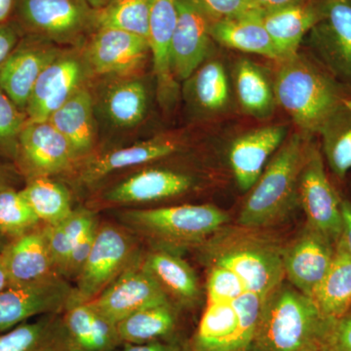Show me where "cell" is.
I'll use <instances>...</instances> for the list:
<instances>
[{"instance_id":"cell-21","label":"cell","mask_w":351,"mask_h":351,"mask_svg":"<svg viewBox=\"0 0 351 351\" xmlns=\"http://www.w3.org/2000/svg\"><path fill=\"white\" fill-rule=\"evenodd\" d=\"M193 186L191 176L177 171L149 168L114 184L104 197L114 204H140L184 195Z\"/></svg>"},{"instance_id":"cell-46","label":"cell","mask_w":351,"mask_h":351,"mask_svg":"<svg viewBox=\"0 0 351 351\" xmlns=\"http://www.w3.org/2000/svg\"><path fill=\"white\" fill-rule=\"evenodd\" d=\"M341 217H343V232L341 239L351 258V202L341 200Z\"/></svg>"},{"instance_id":"cell-27","label":"cell","mask_w":351,"mask_h":351,"mask_svg":"<svg viewBox=\"0 0 351 351\" xmlns=\"http://www.w3.org/2000/svg\"><path fill=\"white\" fill-rule=\"evenodd\" d=\"M210 32L214 41L230 49L260 55L278 63L284 60L257 13L225 19L215 18Z\"/></svg>"},{"instance_id":"cell-39","label":"cell","mask_w":351,"mask_h":351,"mask_svg":"<svg viewBox=\"0 0 351 351\" xmlns=\"http://www.w3.org/2000/svg\"><path fill=\"white\" fill-rule=\"evenodd\" d=\"M27 121L24 110L18 108L0 88V156L15 160L21 132Z\"/></svg>"},{"instance_id":"cell-10","label":"cell","mask_w":351,"mask_h":351,"mask_svg":"<svg viewBox=\"0 0 351 351\" xmlns=\"http://www.w3.org/2000/svg\"><path fill=\"white\" fill-rule=\"evenodd\" d=\"M15 161L29 180L75 170L80 159L68 140L47 120H27L21 132Z\"/></svg>"},{"instance_id":"cell-43","label":"cell","mask_w":351,"mask_h":351,"mask_svg":"<svg viewBox=\"0 0 351 351\" xmlns=\"http://www.w3.org/2000/svg\"><path fill=\"white\" fill-rule=\"evenodd\" d=\"M331 346L337 351H351V311L336 320Z\"/></svg>"},{"instance_id":"cell-31","label":"cell","mask_w":351,"mask_h":351,"mask_svg":"<svg viewBox=\"0 0 351 351\" xmlns=\"http://www.w3.org/2000/svg\"><path fill=\"white\" fill-rule=\"evenodd\" d=\"M328 317L339 319L351 311V258L339 239L334 261L313 297Z\"/></svg>"},{"instance_id":"cell-19","label":"cell","mask_w":351,"mask_h":351,"mask_svg":"<svg viewBox=\"0 0 351 351\" xmlns=\"http://www.w3.org/2000/svg\"><path fill=\"white\" fill-rule=\"evenodd\" d=\"M177 19V0H152L147 41L162 106H170L178 93V82L171 69V44Z\"/></svg>"},{"instance_id":"cell-28","label":"cell","mask_w":351,"mask_h":351,"mask_svg":"<svg viewBox=\"0 0 351 351\" xmlns=\"http://www.w3.org/2000/svg\"><path fill=\"white\" fill-rule=\"evenodd\" d=\"M60 314H45L9 330L0 336V351H69Z\"/></svg>"},{"instance_id":"cell-53","label":"cell","mask_w":351,"mask_h":351,"mask_svg":"<svg viewBox=\"0 0 351 351\" xmlns=\"http://www.w3.org/2000/svg\"><path fill=\"white\" fill-rule=\"evenodd\" d=\"M350 1H351V0H350Z\"/></svg>"},{"instance_id":"cell-29","label":"cell","mask_w":351,"mask_h":351,"mask_svg":"<svg viewBox=\"0 0 351 351\" xmlns=\"http://www.w3.org/2000/svg\"><path fill=\"white\" fill-rule=\"evenodd\" d=\"M143 262L167 295H173L176 301L186 306L197 301L198 279L186 261L170 252L157 250L149 254Z\"/></svg>"},{"instance_id":"cell-7","label":"cell","mask_w":351,"mask_h":351,"mask_svg":"<svg viewBox=\"0 0 351 351\" xmlns=\"http://www.w3.org/2000/svg\"><path fill=\"white\" fill-rule=\"evenodd\" d=\"M133 242L124 230L110 223L99 226L66 308L98 297L133 262Z\"/></svg>"},{"instance_id":"cell-32","label":"cell","mask_w":351,"mask_h":351,"mask_svg":"<svg viewBox=\"0 0 351 351\" xmlns=\"http://www.w3.org/2000/svg\"><path fill=\"white\" fill-rule=\"evenodd\" d=\"M235 88L242 110L250 117L267 119L276 108V95L267 76L252 61L240 60L235 68Z\"/></svg>"},{"instance_id":"cell-35","label":"cell","mask_w":351,"mask_h":351,"mask_svg":"<svg viewBox=\"0 0 351 351\" xmlns=\"http://www.w3.org/2000/svg\"><path fill=\"white\" fill-rule=\"evenodd\" d=\"M96 223L92 212L86 209H73V213L59 223L44 226L43 230L48 249L59 276L78 240Z\"/></svg>"},{"instance_id":"cell-18","label":"cell","mask_w":351,"mask_h":351,"mask_svg":"<svg viewBox=\"0 0 351 351\" xmlns=\"http://www.w3.org/2000/svg\"><path fill=\"white\" fill-rule=\"evenodd\" d=\"M181 138L175 135L156 137L121 147L110 149L83 159L77 171V181L82 184H94L119 171L137 167L165 158L179 152Z\"/></svg>"},{"instance_id":"cell-14","label":"cell","mask_w":351,"mask_h":351,"mask_svg":"<svg viewBox=\"0 0 351 351\" xmlns=\"http://www.w3.org/2000/svg\"><path fill=\"white\" fill-rule=\"evenodd\" d=\"M90 304L114 324L147 307L169 304V298L144 265L132 262Z\"/></svg>"},{"instance_id":"cell-50","label":"cell","mask_w":351,"mask_h":351,"mask_svg":"<svg viewBox=\"0 0 351 351\" xmlns=\"http://www.w3.org/2000/svg\"><path fill=\"white\" fill-rule=\"evenodd\" d=\"M87 1L92 8H94L95 10H99V9L103 8L104 6L107 5L110 0H87Z\"/></svg>"},{"instance_id":"cell-6","label":"cell","mask_w":351,"mask_h":351,"mask_svg":"<svg viewBox=\"0 0 351 351\" xmlns=\"http://www.w3.org/2000/svg\"><path fill=\"white\" fill-rule=\"evenodd\" d=\"M21 25L58 45L78 46L97 29V10L87 0H17Z\"/></svg>"},{"instance_id":"cell-52","label":"cell","mask_w":351,"mask_h":351,"mask_svg":"<svg viewBox=\"0 0 351 351\" xmlns=\"http://www.w3.org/2000/svg\"><path fill=\"white\" fill-rule=\"evenodd\" d=\"M321 351H337L335 350L334 348H332V346H327V348H325L324 350H322Z\"/></svg>"},{"instance_id":"cell-33","label":"cell","mask_w":351,"mask_h":351,"mask_svg":"<svg viewBox=\"0 0 351 351\" xmlns=\"http://www.w3.org/2000/svg\"><path fill=\"white\" fill-rule=\"evenodd\" d=\"M21 193L39 221L46 226L56 225L73 213L68 189L51 177L27 180Z\"/></svg>"},{"instance_id":"cell-15","label":"cell","mask_w":351,"mask_h":351,"mask_svg":"<svg viewBox=\"0 0 351 351\" xmlns=\"http://www.w3.org/2000/svg\"><path fill=\"white\" fill-rule=\"evenodd\" d=\"M73 289L62 276L6 288L0 292V332L9 331L34 316L63 313Z\"/></svg>"},{"instance_id":"cell-3","label":"cell","mask_w":351,"mask_h":351,"mask_svg":"<svg viewBox=\"0 0 351 351\" xmlns=\"http://www.w3.org/2000/svg\"><path fill=\"white\" fill-rule=\"evenodd\" d=\"M311 137L299 132L284 141L251 189L240 212V226L250 230L269 226L292 209L299 198L300 176L313 144Z\"/></svg>"},{"instance_id":"cell-2","label":"cell","mask_w":351,"mask_h":351,"mask_svg":"<svg viewBox=\"0 0 351 351\" xmlns=\"http://www.w3.org/2000/svg\"><path fill=\"white\" fill-rule=\"evenodd\" d=\"M276 104L302 133L320 135L338 113L351 104L341 83L325 69L299 53L279 63L274 84Z\"/></svg>"},{"instance_id":"cell-9","label":"cell","mask_w":351,"mask_h":351,"mask_svg":"<svg viewBox=\"0 0 351 351\" xmlns=\"http://www.w3.org/2000/svg\"><path fill=\"white\" fill-rule=\"evenodd\" d=\"M298 195L306 225L338 243L343 232L341 199L328 178L322 154L313 144L300 176Z\"/></svg>"},{"instance_id":"cell-34","label":"cell","mask_w":351,"mask_h":351,"mask_svg":"<svg viewBox=\"0 0 351 351\" xmlns=\"http://www.w3.org/2000/svg\"><path fill=\"white\" fill-rule=\"evenodd\" d=\"M186 82L189 100L202 112H218L230 101L228 75L218 61L203 64Z\"/></svg>"},{"instance_id":"cell-17","label":"cell","mask_w":351,"mask_h":351,"mask_svg":"<svg viewBox=\"0 0 351 351\" xmlns=\"http://www.w3.org/2000/svg\"><path fill=\"white\" fill-rule=\"evenodd\" d=\"M336 245L306 225L301 235L283 250L284 274L289 283L313 298L331 267Z\"/></svg>"},{"instance_id":"cell-49","label":"cell","mask_w":351,"mask_h":351,"mask_svg":"<svg viewBox=\"0 0 351 351\" xmlns=\"http://www.w3.org/2000/svg\"><path fill=\"white\" fill-rule=\"evenodd\" d=\"M9 287L8 274L4 263L3 255L0 252V292Z\"/></svg>"},{"instance_id":"cell-40","label":"cell","mask_w":351,"mask_h":351,"mask_svg":"<svg viewBox=\"0 0 351 351\" xmlns=\"http://www.w3.org/2000/svg\"><path fill=\"white\" fill-rule=\"evenodd\" d=\"M246 290L243 282L234 272L211 265L207 279V302H232Z\"/></svg>"},{"instance_id":"cell-16","label":"cell","mask_w":351,"mask_h":351,"mask_svg":"<svg viewBox=\"0 0 351 351\" xmlns=\"http://www.w3.org/2000/svg\"><path fill=\"white\" fill-rule=\"evenodd\" d=\"M64 49L58 44L34 34H27L21 38L12 54L0 69L2 91L25 112L39 76Z\"/></svg>"},{"instance_id":"cell-12","label":"cell","mask_w":351,"mask_h":351,"mask_svg":"<svg viewBox=\"0 0 351 351\" xmlns=\"http://www.w3.org/2000/svg\"><path fill=\"white\" fill-rule=\"evenodd\" d=\"M307 36L323 68L351 87L350 0H323L322 18Z\"/></svg>"},{"instance_id":"cell-1","label":"cell","mask_w":351,"mask_h":351,"mask_svg":"<svg viewBox=\"0 0 351 351\" xmlns=\"http://www.w3.org/2000/svg\"><path fill=\"white\" fill-rule=\"evenodd\" d=\"M336 320L283 281L265 300L253 351H321L331 346Z\"/></svg>"},{"instance_id":"cell-23","label":"cell","mask_w":351,"mask_h":351,"mask_svg":"<svg viewBox=\"0 0 351 351\" xmlns=\"http://www.w3.org/2000/svg\"><path fill=\"white\" fill-rule=\"evenodd\" d=\"M8 274L9 287L43 282L58 274L43 228L31 230L1 251Z\"/></svg>"},{"instance_id":"cell-20","label":"cell","mask_w":351,"mask_h":351,"mask_svg":"<svg viewBox=\"0 0 351 351\" xmlns=\"http://www.w3.org/2000/svg\"><path fill=\"white\" fill-rule=\"evenodd\" d=\"M149 103V90L140 75L121 76L106 83L95 110H101L113 128L130 130L144 121Z\"/></svg>"},{"instance_id":"cell-8","label":"cell","mask_w":351,"mask_h":351,"mask_svg":"<svg viewBox=\"0 0 351 351\" xmlns=\"http://www.w3.org/2000/svg\"><path fill=\"white\" fill-rule=\"evenodd\" d=\"M80 50L91 75L107 77L138 75L151 56L147 38L112 27H97Z\"/></svg>"},{"instance_id":"cell-48","label":"cell","mask_w":351,"mask_h":351,"mask_svg":"<svg viewBox=\"0 0 351 351\" xmlns=\"http://www.w3.org/2000/svg\"><path fill=\"white\" fill-rule=\"evenodd\" d=\"M17 0H0V23H6L16 8Z\"/></svg>"},{"instance_id":"cell-13","label":"cell","mask_w":351,"mask_h":351,"mask_svg":"<svg viewBox=\"0 0 351 351\" xmlns=\"http://www.w3.org/2000/svg\"><path fill=\"white\" fill-rule=\"evenodd\" d=\"M178 19L171 44V69L176 82H186L211 52L213 15L197 0H177Z\"/></svg>"},{"instance_id":"cell-47","label":"cell","mask_w":351,"mask_h":351,"mask_svg":"<svg viewBox=\"0 0 351 351\" xmlns=\"http://www.w3.org/2000/svg\"><path fill=\"white\" fill-rule=\"evenodd\" d=\"M18 181L17 173L8 166L0 163V191L14 189Z\"/></svg>"},{"instance_id":"cell-11","label":"cell","mask_w":351,"mask_h":351,"mask_svg":"<svg viewBox=\"0 0 351 351\" xmlns=\"http://www.w3.org/2000/svg\"><path fill=\"white\" fill-rule=\"evenodd\" d=\"M82 50L64 49L43 71L25 108L29 121H46L91 77Z\"/></svg>"},{"instance_id":"cell-25","label":"cell","mask_w":351,"mask_h":351,"mask_svg":"<svg viewBox=\"0 0 351 351\" xmlns=\"http://www.w3.org/2000/svg\"><path fill=\"white\" fill-rule=\"evenodd\" d=\"M62 317L69 351H114L122 345L117 324L90 302L69 307Z\"/></svg>"},{"instance_id":"cell-45","label":"cell","mask_w":351,"mask_h":351,"mask_svg":"<svg viewBox=\"0 0 351 351\" xmlns=\"http://www.w3.org/2000/svg\"><path fill=\"white\" fill-rule=\"evenodd\" d=\"M251 12L265 13L294 5L304 0H247Z\"/></svg>"},{"instance_id":"cell-41","label":"cell","mask_w":351,"mask_h":351,"mask_svg":"<svg viewBox=\"0 0 351 351\" xmlns=\"http://www.w3.org/2000/svg\"><path fill=\"white\" fill-rule=\"evenodd\" d=\"M217 19L235 18L251 13L247 0H197Z\"/></svg>"},{"instance_id":"cell-51","label":"cell","mask_w":351,"mask_h":351,"mask_svg":"<svg viewBox=\"0 0 351 351\" xmlns=\"http://www.w3.org/2000/svg\"><path fill=\"white\" fill-rule=\"evenodd\" d=\"M5 246L6 245L4 244V237L0 234V252L3 250V249L5 248Z\"/></svg>"},{"instance_id":"cell-30","label":"cell","mask_w":351,"mask_h":351,"mask_svg":"<svg viewBox=\"0 0 351 351\" xmlns=\"http://www.w3.org/2000/svg\"><path fill=\"white\" fill-rule=\"evenodd\" d=\"M178 311L172 302L147 307L131 314L117 323L120 341L123 343H145L175 339Z\"/></svg>"},{"instance_id":"cell-44","label":"cell","mask_w":351,"mask_h":351,"mask_svg":"<svg viewBox=\"0 0 351 351\" xmlns=\"http://www.w3.org/2000/svg\"><path fill=\"white\" fill-rule=\"evenodd\" d=\"M20 39L19 32L13 25L0 23V69L12 54Z\"/></svg>"},{"instance_id":"cell-24","label":"cell","mask_w":351,"mask_h":351,"mask_svg":"<svg viewBox=\"0 0 351 351\" xmlns=\"http://www.w3.org/2000/svg\"><path fill=\"white\" fill-rule=\"evenodd\" d=\"M283 59L298 54L300 45L323 16V0H304L299 3L257 13Z\"/></svg>"},{"instance_id":"cell-36","label":"cell","mask_w":351,"mask_h":351,"mask_svg":"<svg viewBox=\"0 0 351 351\" xmlns=\"http://www.w3.org/2000/svg\"><path fill=\"white\" fill-rule=\"evenodd\" d=\"M152 0H110L97 10V27H112L147 39Z\"/></svg>"},{"instance_id":"cell-26","label":"cell","mask_w":351,"mask_h":351,"mask_svg":"<svg viewBox=\"0 0 351 351\" xmlns=\"http://www.w3.org/2000/svg\"><path fill=\"white\" fill-rule=\"evenodd\" d=\"M47 121L68 140L80 161L90 156L97 141L96 110L88 84L78 89Z\"/></svg>"},{"instance_id":"cell-38","label":"cell","mask_w":351,"mask_h":351,"mask_svg":"<svg viewBox=\"0 0 351 351\" xmlns=\"http://www.w3.org/2000/svg\"><path fill=\"white\" fill-rule=\"evenodd\" d=\"M39 221L21 191L8 189L0 191V234L2 237L19 239L34 230Z\"/></svg>"},{"instance_id":"cell-37","label":"cell","mask_w":351,"mask_h":351,"mask_svg":"<svg viewBox=\"0 0 351 351\" xmlns=\"http://www.w3.org/2000/svg\"><path fill=\"white\" fill-rule=\"evenodd\" d=\"M320 136L330 169L343 179L351 170V104L327 124Z\"/></svg>"},{"instance_id":"cell-22","label":"cell","mask_w":351,"mask_h":351,"mask_svg":"<svg viewBox=\"0 0 351 351\" xmlns=\"http://www.w3.org/2000/svg\"><path fill=\"white\" fill-rule=\"evenodd\" d=\"M287 130L282 125L263 127L240 136L230 149V163L237 184L250 191L262 175L269 157L285 141Z\"/></svg>"},{"instance_id":"cell-42","label":"cell","mask_w":351,"mask_h":351,"mask_svg":"<svg viewBox=\"0 0 351 351\" xmlns=\"http://www.w3.org/2000/svg\"><path fill=\"white\" fill-rule=\"evenodd\" d=\"M114 351H191V343L175 338L145 343H123Z\"/></svg>"},{"instance_id":"cell-5","label":"cell","mask_w":351,"mask_h":351,"mask_svg":"<svg viewBox=\"0 0 351 351\" xmlns=\"http://www.w3.org/2000/svg\"><path fill=\"white\" fill-rule=\"evenodd\" d=\"M212 265L232 270L249 292L263 300L285 280L283 250L276 245L252 237L221 240L211 251Z\"/></svg>"},{"instance_id":"cell-4","label":"cell","mask_w":351,"mask_h":351,"mask_svg":"<svg viewBox=\"0 0 351 351\" xmlns=\"http://www.w3.org/2000/svg\"><path fill=\"white\" fill-rule=\"evenodd\" d=\"M121 219L136 232L169 245H188L207 239L228 223V215L213 205H180L130 210Z\"/></svg>"}]
</instances>
